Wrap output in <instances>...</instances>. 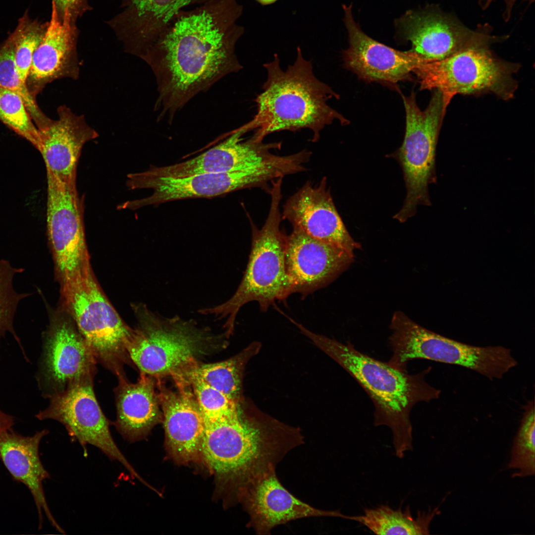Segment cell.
I'll return each instance as SVG.
<instances>
[{
  "label": "cell",
  "instance_id": "14",
  "mask_svg": "<svg viewBox=\"0 0 535 535\" xmlns=\"http://www.w3.org/2000/svg\"><path fill=\"white\" fill-rule=\"evenodd\" d=\"M97 363L75 324L56 318L45 336L37 374L40 390L50 398L73 385L93 381Z\"/></svg>",
  "mask_w": 535,
  "mask_h": 535
},
{
  "label": "cell",
  "instance_id": "15",
  "mask_svg": "<svg viewBox=\"0 0 535 535\" xmlns=\"http://www.w3.org/2000/svg\"><path fill=\"white\" fill-rule=\"evenodd\" d=\"M396 24L401 36L411 42V51L429 61L440 60L466 48L489 45L498 40L490 34L488 27L471 30L436 8L408 11Z\"/></svg>",
  "mask_w": 535,
  "mask_h": 535
},
{
  "label": "cell",
  "instance_id": "33",
  "mask_svg": "<svg viewBox=\"0 0 535 535\" xmlns=\"http://www.w3.org/2000/svg\"><path fill=\"white\" fill-rule=\"evenodd\" d=\"M181 379L191 386L205 421L229 418L238 414L240 401L233 400L199 378L190 377Z\"/></svg>",
  "mask_w": 535,
  "mask_h": 535
},
{
  "label": "cell",
  "instance_id": "3",
  "mask_svg": "<svg viewBox=\"0 0 535 535\" xmlns=\"http://www.w3.org/2000/svg\"><path fill=\"white\" fill-rule=\"evenodd\" d=\"M264 67L267 78L263 91L254 100L257 112L244 125L248 132L255 131L251 136L254 140L263 141L275 132L308 129L313 133L312 141L316 142L321 131L333 121L342 125L349 123L327 104L329 100L338 99L339 95L316 77L311 61L304 58L299 47L295 61L286 70L281 68L277 54Z\"/></svg>",
  "mask_w": 535,
  "mask_h": 535
},
{
  "label": "cell",
  "instance_id": "13",
  "mask_svg": "<svg viewBox=\"0 0 535 535\" xmlns=\"http://www.w3.org/2000/svg\"><path fill=\"white\" fill-rule=\"evenodd\" d=\"M50 399L48 407L36 415L37 419L59 422L84 449L88 445L96 447L110 460L119 462L132 477L142 480L112 436L111 422L97 401L93 381L73 385Z\"/></svg>",
  "mask_w": 535,
  "mask_h": 535
},
{
  "label": "cell",
  "instance_id": "36",
  "mask_svg": "<svg viewBox=\"0 0 535 535\" xmlns=\"http://www.w3.org/2000/svg\"><path fill=\"white\" fill-rule=\"evenodd\" d=\"M495 0H479V4L481 8L485 10L487 8L489 5ZM505 4V9L503 11L502 14L503 20L505 22H508L512 15V12L514 7V6L518 0H503ZM529 1V3H532L535 0H524Z\"/></svg>",
  "mask_w": 535,
  "mask_h": 535
},
{
  "label": "cell",
  "instance_id": "22",
  "mask_svg": "<svg viewBox=\"0 0 535 535\" xmlns=\"http://www.w3.org/2000/svg\"><path fill=\"white\" fill-rule=\"evenodd\" d=\"M175 382V391L158 382V397L169 451L175 460L187 463L201 454L205 420L190 384Z\"/></svg>",
  "mask_w": 535,
  "mask_h": 535
},
{
  "label": "cell",
  "instance_id": "8",
  "mask_svg": "<svg viewBox=\"0 0 535 535\" xmlns=\"http://www.w3.org/2000/svg\"><path fill=\"white\" fill-rule=\"evenodd\" d=\"M390 328L392 355L388 363L401 371H406L408 362L423 359L462 366L493 380L502 378L518 364L509 349L477 347L449 339L423 327L401 312L394 314Z\"/></svg>",
  "mask_w": 535,
  "mask_h": 535
},
{
  "label": "cell",
  "instance_id": "35",
  "mask_svg": "<svg viewBox=\"0 0 535 535\" xmlns=\"http://www.w3.org/2000/svg\"><path fill=\"white\" fill-rule=\"evenodd\" d=\"M52 2L61 21L68 11L72 21L76 22L78 18L90 9L87 0H52Z\"/></svg>",
  "mask_w": 535,
  "mask_h": 535
},
{
  "label": "cell",
  "instance_id": "11",
  "mask_svg": "<svg viewBox=\"0 0 535 535\" xmlns=\"http://www.w3.org/2000/svg\"><path fill=\"white\" fill-rule=\"evenodd\" d=\"M281 174L280 166L273 160L243 170L181 177L148 176L141 172L130 173L126 181L129 189H150L153 192L147 197L126 202L119 208L136 210L174 201L218 196L245 188L265 186Z\"/></svg>",
  "mask_w": 535,
  "mask_h": 535
},
{
  "label": "cell",
  "instance_id": "27",
  "mask_svg": "<svg viewBox=\"0 0 535 535\" xmlns=\"http://www.w3.org/2000/svg\"><path fill=\"white\" fill-rule=\"evenodd\" d=\"M262 345L254 341L241 352L224 361L210 364L198 363L178 376L199 378L236 401L242 398L243 375L248 361L260 351Z\"/></svg>",
  "mask_w": 535,
  "mask_h": 535
},
{
  "label": "cell",
  "instance_id": "28",
  "mask_svg": "<svg viewBox=\"0 0 535 535\" xmlns=\"http://www.w3.org/2000/svg\"><path fill=\"white\" fill-rule=\"evenodd\" d=\"M439 508L419 512L414 518L410 507L393 509L387 505L366 508L364 514L354 516L353 521L360 523L377 535H428L433 518Z\"/></svg>",
  "mask_w": 535,
  "mask_h": 535
},
{
  "label": "cell",
  "instance_id": "12",
  "mask_svg": "<svg viewBox=\"0 0 535 535\" xmlns=\"http://www.w3.org/2000/svg\"><path fill=\"white\" fill-rule=\"evenodd\" d=\"M47 230L61 283L90 266L86 243L83 198L76 185L64 182L47 169Z\"/></svg>",
  "mask_w": 535,
  "mask_h": 535
},
{
  "label": "cell",
  "instance_id": "7",
  "mask_svg": "<svg viewBox=\"0 0 535 535\" xmlns=\"http://www.w3.org/2000/svg\"><path fill=\"white\" fill-rule=\"evenodd\" d=\"M65 309L90 346L97 362L116 376L132 366L127 350L133 328L121 319L99 286L91 266L61 283Z\"/></svg>",
  "mask_w": 535,
  "mask_h": 535
},
{
  "label": "cell",
  "instance_id": "37",
  "mask_svg": "<svg viewBox=\"0 0 535 535\" xmlns=\"http://www.w3.org/2000/svg\"><path fill=\"white\" fill-rule=\"evenodd\" d=\"M14 424L13 418L0 409V429L8 426H13Z\"/></svg>",
  "mask_w": 535,
  "mask_h": 535
},
{
  "label": "cell",
  "instance_id": "9",
  "mask_svg": "<svg viewBox=\"0 0 535 535\" xmlns=\"http://www.w3.org/2000/svg\"><path fill=\"white\" fill-rule=\"evenodd\" d=\"M489 45L470 47L446 58L420 63L413 71L420 89L439 90L445 112L458 94L492 93L504 100L511 99L518 87L514 74L519 64L498 58Z\"/></svg>",
  "mask_w": 535,
  "mask_h": 535
},
{
  "label": "cell",
  "instance_id": "1",
  "mask_svg": "<svg viewBox=\"0 0 535 535\" xmlns=\"http://www.w3.org/2000/svg\"><path fill=\"white\" fill-rule=\"evenodd\" d=\"M238 0H204L181 10L141 57L155 76L158 119H173L198 94L242 66L235 46L244 32Z\"/></svg>",
  "mask_w": 535,
  "mask_h": 535
},
{
  "label": "cell",
  "instance_id": "5",
  "mask_svg": "<svg viewBox=\"0 0 535 535\" xmlns=\"http://www.w3.org/2000/svg\"><path fill=\"white\" fill-rule=\"evenodd\" d=\"M136 313L138 323L127 343V352L140 373L158 380L179 375L226 345L225 333H214L194 320L166 317L143 305Z\"/></svg>",
  "mask_w": 535,
  "mask_h": 535
},
{
  "label": "cell",
  "instance_id": "18",
  "mask_svg": "<svg viewBox=\"0 0 535 535\" xmlns=\"http://www.w3.org/2000/svg\"><path fill=\"white\" fill-rule=\"evenodd\" d=\"M293 227L292 232L287 236L285 270L291 294L305 296L332 281L353 262L354 256Z\"/></svg>",
  "mask_w": 535,
  "mask_h": 535
},
{
  "label": "cell",
  "instance_id": "17",
  "mask_svg": "<svg viewBox=\"0 0 535 535\" xmlns=\"http://www.w3.org/2000/svg\"><path fill=\"white\" fill-rule=\"evenodd\" d=\"M237 500L250 517L247 527L259 535H269L277 526L301 518H351L338 510L319 509L296 498L280 482L275 469L266 472L242 489Z\"/></svg>",
  "mask_w": 535,
  "mask_h": 535
},
{
  "label": "cell",
  "instance_id": "4",
  "mask_svg": "<svg viewBox=\"0 0 535 535\" xmlns=\"http://www.w3.org/2000/svg\"><path fill=\"white\" fill-rule=\"evenodd\" d=\"M303 334L345 369L368 393L375 408L374 425L390 428L396 456L402 458L406 451L412 450V408L419 402L438 398L441 393L425 380L431 368L409 374L359 351L349 342L343 344L308 329Z\"/></svg>",
  "mask_w": 535,
  "mask_h": 535
},
{
  "label": "cell",
  "instance_id": "26",
  "mask_svg": "<svg viewBox=\"0 0 535 535\" xmlns=\"http://www.w3.org/2000/svg\"><path fill=\"white\" fill-rule=\"evenodd\" d=\"M114 393L116 418L113 423L126 441L133 443L145 437L160 418L155 378L140 373L135 383L125 375L117 376Z\"/></svg>",
  "mask_w": 535,
  "mask_h": 535
},
{
  "label": "cell",
  "instance_id": "20",
  "mask_svg": "<svg viewBox=\"0 0 535 535\" xmlns=\"http://www.w3.org/2000/svg\"><path fill=\"white\" fill-rule=\"evenodd\" d=\"M281 216L310 236L342 248L351 255L361 248L339 215L325 177L317 185L306 183L291 196L284 206Z\"/></svg>",
  "mask_w": 535,
  "mask_h": 535
},
{
  "label": "cell",
  "instance_id": "34",
  "mask_svg": "<svg viewBox=\"0 0 535 535\" xmlns=\"http://www.w3.org/2000/svg\"><path fill=\"white\" fill-rule=\"evenodd\" d=\"M22 269L13 267L0 260V338L7 333L15 334L13 319L18 305L27 294L18 293L13 286V279Z\"/></svg>",
  "mask_w": 535,
  "mask_h": 535
},
{
  "label": "cell",
  "instance_id": "32",
  "mask_svg": "<svg viewBox=\"0 0 535 535\" xmlns=\"http://www.w3.org/2000/svg\"><path fill=\"white\" fill-rule=\"evenodd\" d=\"M0 120L38 149L40 131L23 99L15 92L1 88Z\"/></svg>",
  "mask_w": 535,
  "mask_h": 535
},
{
  "label": "cell",
  "instance_id": "23",
  "mask_svg": "<svg viewBox=\"0 0 535 535\" xmlns=\"http://www.w3.org/2000/svg\"><path fill=\"white\" fill-rule=\"evenodd\" d=\"M58 119L39 130L38 150L47 169L69 184L76 185L77 167L84 146L99 136L83 115L75 114L65 105L57 110Z\"/></svg>",
  "mask_w": 535,
  "mask_h": 535
},
{
  "label": "cell",
  "instance_id": "25",
  "mask_svg": "<svg viewBox=\"0 0 535 535\" xmlns=\"http://www.w3.org/2000/svg\"><path fill=\"white\" fill-rule=\"evenodd\" d=\"M12 428L0 429V459L13 478L30 490L37 509L39 528L42 527L44 513L52 526L64 533L50 511L43 486V481L50 475L41 462L39 446L49 431L43 429L33 435L24 436L14 432Z\"/></svg>",
  "mask_w": 535,
  "mask_h": 535
},
{
  "label": "cell",
  "instance_id": "31",
  "mask_svg": "<svg viewBox=\"0 0 535 535\" xmlns=\"http://www.w3.org/2000/svg\"><path fill=\"white\" fill-rule=\"evenodd\" d=\"M47 23L31 18L26 12L21 17L11 34L15 50L14 60L22 79L26 83L33 55L46 31Z\"/></svg>",
  "mask_w": 535,
  "mask_h": 535
},
{
  "label": "cell",
  "instance_id": "10",
  "mask_svg": "<svg viewBox=\"0 0 535 535\" xmlns=\"http://www.w3.org/2000/svg\"><path fill=\"white\" fill-rule=\"evenodd\" d=\"M402 98L406 112L405 136L400 147L389 156L399 163L406 189L403 205L393 216L400 222L413 217L419 205H430L428 186L435 179L436 147L446 112L438 90H433L424 110L419 107L413 91Z\"/></svg>",
  "mask_w": 535,
  "mask_h": 535
},
{
  "label": "cell",
  "instance_id": "19",
  "mask_svg": "<svg viewBox=\"0 0 535 535\" xmlns=\"http://www.w3.org/2000/svg\"><path fill=\"white\" fill-rule=\"evenodd\" d=\"M247 132L242 126L221 142L194 158L169 165L151 166L141 173L152 177H181L243 170L269 160L275 156L271 150L281 147V142L265 143L251 137L244 141L242 136Z\"/></svg>",
  "mask_w": 535,
  "mask_h": 535
},
{
  "label": "cell",
  "instance_id": "2",
  "mask_svg": "<svg viewBox=\"0 0 535 535\" xmlns=\"http://www.w3.org/2000/svg\"><path fill=\"white\" fill-rule=\"evenodd\" d=\"M240 401L236 416L205 421L200 449L209 468L230 483L236 497L304 443L300 428L263 412L251 401Z\"/></svg>",
  "mask_w": 535,
  "mask_h": 535
},
{
  "label": "cell",
  "instance_id": "24",
  "mask_svg": "<svg viewBox=\"0 0 535 535\" xmlns=\"http://www.w3.org/2000/svg\"><path fill=\"white\" fill-rule=\"evenodd\" d=\"M194 0H122L108 22L126 51L141 58L172 18Z\"/></svg>",
  "mask_w": 535,
  "mask_h": 535
},
{
  "label": "cell",
  "instance_id": "38",
  "mask_svg": "<svg viewBox=\"0 0 535 535\" xmlns=\"http://www.w3.org/2000/svg\"><path fill=\"white\" fill-rule=\"evenodd\" d=\"M262 5H268L275 2L278 0H256Z\"/></svg>",
  "mask_w": 535,
  "mask_h": 535
},
{
  "label": "cell",
  "instance_id": "30",
  "mask_svg": "<svg viewBox=\"0 0 535 535\" xmlns=\"http://www.w3.org/2000/svg\"><path fill=\"white\" fill-rule=\"evenodd\" d=\"M535 416L534 403L526 408L514 440L508 467L518 472L512 476H534L535 469Z\"/></svg>",
  "mask_w": 535,
  "mask_h": 535
},
{
  "label": "cell",
  "instance_id": "29",
  "mask_svg": "<svg viewBox=\"0 0 535 535\" xmlns=\"http://www.w3.org/2000/svg\"><path fill=\"white\" fill-rule=\"evenodd\" d=\"M15 46L11 34L0 47V88L9 90L19 95L38 128L49 126L53 120L47 117L38 107L36 99L29 92L21 78L14 60Z\"/></svg>",
  "mask_w": 535,
  "mask_h": 535
},
{
  "label": "cell",
  "instance_id": "21",
  "mask_svg": "<svg viewBox=\"0 0 535 535\" xmlns=\"http://www.w3.org/2000/svg\"><path fill=\"white\" fill-rule=\"evenodd\" d=\"M77 37L76 22L69 13L65 12L61 21L52 2L51 20L34 53L26 80L28 89L34 98L48 84L55 80L78 78Z\"/></svg>",
  "mask_w": 535,
  "mask_h": 535
},
{
  "label": "cell",
  "instance_id": "16",
  "mask_svg": "<svg viewBox=\"0 0 535 535\" xmlns=\"http://www.w3.org/2000/svg\"><path fill=\"white\" fill-rule=\"evenodd\" d=\"M343 9L349 43L343 52V64L359 78L397 90V83L412 80L414 69L428 61L411 50L400 51L370 38L354 21L351 5H343Z\"/></svg>",
  "mask_w": 535,
  "mask_h": 535
},
{
  "label": "cell",
  "instance_id": "6",
  "mask_svg": "<svg viewBox=\"0 0 535 535\" xmlns=\"http://www.w3.org/2000/svg\"><path fill=\"white\" fill-rule=\"evenodd\" d=\"M271 182L269 212L261 228L252 223L251 252L245 272L237 290L225 302L198 311L203 315H211L218 320L226 319L223 327L228 337L233 332L238 313L245 304L257 301L261 310L265 312L276 300L284 299L291 294L284 262L287 236L280 226L282 179Z\"/></svg>",
  "mask_w": 535,
  "mask_h": 535
}]
</instances>
